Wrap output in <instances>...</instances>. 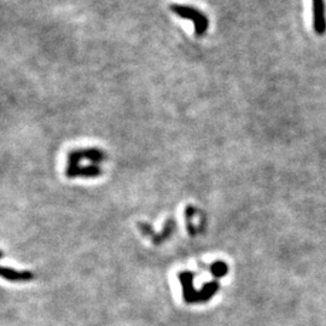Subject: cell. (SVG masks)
<instances>
[{"label":"cell","mask_w":326,"mask_h":326,"mask_svg":"<svg viewBox=\"0 0 326 326\" xmlns=\"http://www.w3.org/2000/svg\"><path fill=\"white\" fill-rule=\"evenodd\" d=\"M171 11L174 15L179 16L180 18L190 19L192 21L193 27H195V34L197 36H203L207 33L209 28V19L204 14L200 11L198 9H195L192 6H186V5L173 4L171 5Z\"/></svg>","instance_id":"obj_1"},{"label":"cell","mask_w":326,"mask_h":326,"mask_svg":"<svg viewBox=\"0 0 326 326\" xmlns=\"http://www.w3.org/2000/svg\"><path fill=\"white\" fill-rule=\"evenodd\" d=\"M82 155L83 158L86 160H90L94 163H99L104 160V154L102 153L98 149H87V150H82Z\"/></svg>","instance_id":"obj_3"},{"label":"cell","mask_w":326,"mask_h":326,"mask_svg":"<svg viewBox=\"0 0 326 326\" xmlns=\"http://www.w3.org/2000/svg\"><path fill=\"white\" fill-rule=\"evenodd\" d=\"M313 1V28L318 35H324L326 31L325 0H312Z\"/></svg>","instance_id":"obj_2"},{"label":"cell","mask_w":326,"mask_h":326,"mask_svg":"<svg viewBox=\"0 0 326 326\" xmlns=\"http://www.w3.org/2000/svg\"><path fill=\"white\" fill-rule=\"evenodd\" d=\"M102 173L100 168L95 164H91V166L87 167H81V171H80V174L83 176H97Z\"/></svg>","instance_id":"obj_4"}]
</instances>
